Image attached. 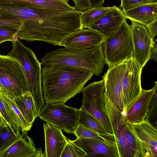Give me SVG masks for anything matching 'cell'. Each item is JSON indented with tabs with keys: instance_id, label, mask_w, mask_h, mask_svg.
Returning <instances> with one entry per match:
<instances>
[{
	"instance_id": "1",
	"label": "cell",
	"mask_w": 157,
	"mask_h": 157,
	"mask_svg": "<svg viewBox=\"0 0 157 157\" xmlns=\"http://www.w3.org/2000/svg\"><path fill=\"white\" fill-rule=\"evenodd\" d=\"M82 11L54 12L32 8L31 16L24 20L15 35L19 40L42 41L60 46L67 36L82 28Z\"/></svg>"
},
{
	"instance_id": "2",
	"label": "cell",
	"mask_w": 157,
	"mask_h": 157,
	"mask_svg": "<svg viewBox=\"0 0 157 157\" xmlns=\"http://www.w3.org/2000/svg\"><path fill=\"white\" fill-rule=\"evenodd\" d=\"M94 74L82 68L55 64L41 68V84L46 103L66 102L82 92Z\"/></svg>"
},
{
	"instance_id": "3",
	"label": "cell",
	"mask_w": 157,
	"mask_h": 157,
	"mask_svg": "<svg viewBox=\"0 0 157 157\" xmlns=\"http://www.w3.org/2000/svg\"><path fill=\"white\" fill-rule=\"evenodd\" d=\"M41 60L43 66L58 64L82 68L98 76L106 63L102 45L86 49L59 48L47 52Z\"/></svg>"
},
{
	"instance_id": "4",
	"label": "cell",
	"mask_w": 157,
	"mask_h": 157,
	"mask_svg": "<svg viewBox=\"0 0 157 157\" xmlns=\"http://www.w3.org/2000/svg\"><path fill=\"white\" fill-rule=\"evenodd\" d=\"M13 48L8 55L15 58L22 71L28 90L31 94L38 110L45 105L41 84V63L33 51L25 46L15 36Z\"/></svg>"
},
{
	"instance_id": "5",
	"label": "cell",
	"mask_w": 157,
	"mask_h": 157,
	"mask_svg": "<svg viewBox=\"0 0 157 157\" xmlns=\"http://www.w3.org/2000/svg\"><path fill=\"white\" fill-rule=\"evenodd\" d=\"M104 111L115 137L119 157H141L140 148L125 122L124 114L104 94Z\"/></svg>"
},
{
	"instance_id": "6",
	"label": "cell",
	"mask_w": 157,
	"mask_h": 157,
	"mask_svg": "<svg viewBox=\"0 0 157 157\" xmlns=\"http://www.w3.org/2000/svg\"><path fill=\"white\" fill-rule=\"evenodd\" d=\"M102 44L106 63L109 67L134 57L131 27L126 21L116 31L105 37Z\"/></svg>"
},
{
	"instance_id": "7",
	"label": "cell",
	"mask_w": 157,
	"mask_h": 157,
	"mask_svg": "<svg viewBox=\"0 0 157 157\" xmlns=\"http://www.w3.org/2000/svg\"><path fill=\"white\" fill-rule=\"evenodd\" d=\"M0 92L13 98L28 91L25 80L16 59L0 54Z\"/></svg>"
},
{
	"instance_id": "8",
	"label": "cell",
	"mask_w": 157,
	"mask_h": 157,
	"mask_svg": "<svg viewBox=\"0 0 157 157\" xmlns=\"http://www.w3.org/2000/svg\"><path fill=\"white\" fill-rule=\"evenodd\" d=\"M38 117L46 123L74 134L78 125L79 109L62 103H46Z\"/></svg>"
},
{
	"instance_id": "9",
	"label": "cell",
	"mask_w": 157,
	"mask_h": 157,
	"mask_svg": "<svg viewBox=\"0 0 157 157\" xmlns=\"http://www.w3.org/2000/svg\"><path fill=\"white\" fill-rule=\"evenodd\" d=\"M104 82L103 79L91 83L84 87L82 109L92 115L103 126L108 132L113 133L110 123L104 111Z\"/></svg>"
},
{
	"instance_id": "10",
	"label": "cell",
	"mask_w": 157,
	"mask_h": 157,
	"mask_svg": "<svg viewBox=\"0 0 157 157\" xmlns=\"http://www.w3.org/2000/svg\"><path fill=\"white\" fill-rule=\"evenodd\" d=\"M125 122L139 144L141 157H157V130L149 120L130 123L125 116Z\"/></svg>"
},
{
	"instance_id": "11",
	"label": "cell",
	"mask_w": 157,
	"mask_h": 157,
	"mask_svg": "<svg viewBox=\"0 0 157 157\" xmlns=\"http://www.w3.org/2000/svg\"><path fill=\"white\" fill-rule=\"evenodd\" d=\"M126 67V61L123 62L109 67L102 76L104 82V94L122 113L124 111L122 80Z\"/></svg>"
},
{
	"instance_id": "12",
	"label": "cell",
	"mask_w": 157,
	"mask_h": 157,
	"mask_svg": "<svg viewBox=\"0 0 157 157\" xmlns=\"http://www.w3.org/2000/svg\"><path fill=\"white\" fill-rule=\"evenodd\" d=\"M131 22L130 26L133 46V57L142 70L150 59V50L153 40L145 26L132 21Z\"/></svg>"
},
{
	"instance_id": "13",
	"label": "cell",
	"mask_w": 157,
	"mask_h": 157,
	"mask_svg": "<svg viewBox=\"0 0 157 157\" xmlns=\"http://www.w3.org/2000/svg\"><path fill=\"white\" fill-rule=\"evenodd\" d=\"M126 61L127 67L122 80L124 104L123 113L139 96L142 89L141 84L142 70L140 68L134 57Z\"/></svg>"
},
{
	"instance_id": "14",
	"label": "cell",
	"mask_w": 157,
	"mask_h": 157,
	"mask_svg": "<svg viewBox=\"0 0 157 157\" xmlns=\"http://www.w3.org/2000/svg\"><path fill=\"white\" fill-rule=\"evenodd\" d=\"M105 38L94 30L82 28L66 37L60 46L73 49H89L102 45Z\"/></svg>"
},
{
	"instance_id": "15",
	"label": "cell",
	"mask_w": 157,
	"mask_h": 157,
	"mask_svg": "<svg viewBox=\"0 0 157 157\" xmlns=\"http://www.w3.org/2000/svg\"><path fill=\"white\" fill-rule=\"evenodd\" d=\"M127 19L120 8L113 6L86 29L94 30L107 37L116 31Z\"/></svg>"
},
{
	"instance_id": "16",
	"label": "cell",
	"mask_w": 157,
	"mask_h": 157,
	"mask_svg": "<svg viewBox=\"0 0 157 157\" xmlns=\"http://www.w3.org/2000/svg\"><path fill=\"white\" fill-rule=\"evenodd\" d=\"M71 141L87 154L86 157H119L116 141L106 142L84 138Z\"/></svg>"
},
{
	"instance_id": "17",
	"label": "cell",
	"mask_w": 157,
	"mask_h": 157,
	"mask_svg": "<svg viewBox=\"0 0 157 157\" xmlns=\"http://www.w3.org/2000/svg\"><path fill=\"white\" fill-rule=\"evenodd\" d=\"M154 87L149 90L142 88L141 92L123 113L130 123L140 122L147 117L154 93Z\"/></svg>"
},
{
	"instance_id": "18",
	"label": "cell",
	"mask_w": 157,
	"mask_h": 157,
	"mask_svg": "<svg viewBox=\"0 0 157 157\" xmlns=\"http://www.w3.org/2000/svg\"><path fill=\"white\" fill-rule=\"evenodd\" d=\"M68 0H0V5L34 8L54 12L72 11L75 10Z\"/></svg>"
},
{
	"instance_id": "19",
	"label": "cell",
	"mask_w": 157,
	"mask_h": 157,
	"mask_svg": "<svg viewBox=\"0 0 157 157\" xmlns=\"http://www.w3.org/2000/svg\"><path fill=\"white\" fill-rule=\"evenodd\" d=\"M43 127L45 157H60L68 139L63 134L61 129L52 124L44 123Z\"/></svg>"
},
{
	"instance_id": "20",
	"label": "cell",
	"mask_w": 157,
	"mask_h": 157,
	"mask_svg": "<svg viewBox=\"0 0 157 157\" xmlns=\"http://www.w3.org/2000/svg\"><path fill=\"white\" fill-rule=\"evenodd\" d=\"M27 131L6 149L0 151V157H33L36 150L32 138Z\"/></svg>"
},
{
	"instance_id": "21",
	"label": "cell",
	"mask_w": 157,
	"mask_h": 157,
	"mask_svg": "<svg viewBox=\"0 0 157 157\" xmlns=\"http://www.w3.org/2000/svg\"><path fill=\"white\" fill-rule=\"evenodd\" d=\"M123 12L127 19L145 26L157 18V2L142 5Z\"/></svg>"
},
{
	"instance_id": "22",
	"label": "cell",
	"mask_w": 157,
	"mask_h": 157,
	"mask_svg": "<svg viewBox=\"0 0 157 157\" xmlns=\"http://www.w3.org/2000/svg\"><path fill=\"white\" fill-rule=\"evenodd\" d=\"M12 99L25 119L33 125L36 117L39 115L40 112L31 93L28 90Z\"/></svg>"
},
{
	"instance_id": "23",
	"label": "cell",
	"mask_w": 157,
	"mask_h": 157,
	"mask_svg": "<svg viewBox=\"0 0 157 157\" xmlns=\"http://www.w3.org/2000/svg\"><path fill=\"white\" fill-rule=\"evenodd\" d=\"M21 128L13 122L0 125V151L11 145L21 136Z\"/></svg>"
},
{
	"instance_id": "24",
	"label": "cell",
	"mask_w": 157,
	"mask_h": 157,
	"mask_svg": "<svg viewBox=\"0 0 157 157\" xmlns=\"http://www.w3.org/2000/svg\"><path fill=\"white\" fill-rule=\"evenodd\" d=\"M78 124L104 136L113 135L108 132L102 124L92 115L80 108Z\"/></svg>"
},
{
	"instance_id": "25",
	"label": "cell",
	"mask_w": 157,
	"mask_h": 157,
	"mask_svg": "<svg viewBox=\"0 0 157 157\" xmlns=\"http://www.w3.org/2000/svg\"><path fill=\"white\" fill-rule=\"evenodd\" d=\"M1 93L14 122L21 128L22 131L30 130L33 125L29 123L25 119L13 99Z\"/></svg>"
},
{
	"instance_id": "26",
	"label": "cell",
	"mask_w": 157,
	"mask_h": 157,
	"mask_svg": "<svg viewBox=\"0 0 157 157\" xmlns=\"http://www.w3.org/2000/svg\"><path fill=\"white\" fill-rule=\"evenodd\" d=\"M111 7L102 6L92 7L82 11L81 22L82 28L87 27L98 19L108 11Z\"/></svg>"
},
{
	"instance_id": "27",
	"label": "cell",
	"mask_w": 157,
	"mask_h": 157,
	"mask_svg": "<svg viewBox=\"0 0 157 157\" xmlns=\"http://www.w3.org/2000/svg\"><path fill=\"white\" fill-rule=\"evenodd\" d=\"M73 134L77 138H90L106 142L116 141L114 134L111 136H102L78 124Z\"/></svg>"
},
{
	"instance_id": "28",
	"label": "cell",
	"mask_w": 157,
	"mask_h": 157,
	"mask_svg": "<svg viewBox=\"0 0 157 157\" xmlns=\"http://www.w3.org/2000/svg\"><path fill=\"white\" fill-rule=\"evenodd\" d=\"M87 154L81 147L68 139L60 157H86Z\"/></svg>"
},
{
	"instance_id": "29",
	"label": "cell",
	"mask_w": 157,
	"mask_h": 157,
	"mask_svg": "<svg viewBox=\"0 0 157 157\" xmlns=\"http://www.w3.org/2000/svg\"><path fill=\"white\" fill-rule=\"evenodd\" d=\"M24 20L19 17L0 15V28H7L19 30Z\"/></svg>"
},
{
	"instance_id": "30",
	"label": "cell",
	"mask_w": 157,
	"mask_h": 157,
	"mask_svg": "<svg viewBox=\"0 0 157 157\" xmlns=\"http://www.w3.org/2000/svg\"><path fill=\"white\" fill-rule=\"evenodd\" d=\"M156 2L157 0H121L120 7L125 12L139 6Z\"/></svg>"
},
{
	"instance_id": "31",
	"label": "cell",
	"mask_w": 157,
	"mask_h": 157,
	"mask_svg": "<svg viewBox=\"0 0 157 157\" xmlns=\"http://www.w3.org/2000/svg\"><path fill=\"white\" fill-rule=\"evenodd\" d=\"M18 30L7 28H0V44L6 41L11 42Z\"/></svg>"
},
{
	"instance_id": "32",
	"label": "cell",
	"mask_w": 157,
	"mask_h": 157,
	"mask_svg": "<svg viewBox=\"0 0 157 157\" xmlns=\"http://www.w3.org/2000/svg\"><path fill=\"white\" fill-rule=\"evenodd\" d=\"M0 113L8 123H14L6 102L0 92Z\"/></svg>"
},
{
	"instance_id": "33",
	"label": "cell",
	"mask_w": 157,
	"mask_h": 157,
	"mask_svg": "<svg viewBox=\"0 0 157 157\" xmlns=\"http://www.w3.org/2000/svg\"><path fill=\"white\" fill-rule=\"evenodd\" d=\"M154 91L153 95L152 100L150 105V109L147 117L148 120L152 116V113L155 111V109H157V82H155Z\"/></svg>"
},
{
	"instance_id": "34",
	"label": "cell",
	"mask_w": 157,
	"mask_h": 157,
	"mask_svg": "<svg viewBox=\"0 0 157 157\" xmlns=\"http://www.w3.org/2000/svg\"><path fill=\"white\" fill-rule=\"evenodd\" d=\"M73 6L75 10L81 11L92 8L89 0H77L76 5Z\"/></svg>"
},
{
	"instance_id": "35",
	"label": "cell",
	"mask_w": 157,
	"mask_h": 157,
	"mask_svg": "<svg viewBox=\"0 0 157 157\" xmlns=\"http://www.w3.org/2000/svg\"><path fill=\"white\" fill-rule=\"evenodd\" d=\"M145 27L153 40L157 36V18L146 25Z\"/></svg>"
},
{
	"instance_id": "36",
	"label": "cell",
	"mask_w": 157,
	"mask_h": 157,
	"mask_svg": "<svg viewBox=\"0 0 157 157\" xmlns=\"http://www.w3.org/2000/svg\"><path fill=\"white\" fill-rule=\"evenodd\" d=\"M149 58L150 59H152L156 62H157V40L156 39H153L150 50Z\"/></svg>"
},
{
	"instance_id": "37",
	"label": "cell",
	"mask_w": 157,
	"mask_h": 157,
	"mask_svg": "<svg viewBox=\"0 0 157 157\" xmlns=\"http://www.w3.org/2000/svg\"><path fill=\"white\" fill-rule=\"evenodd\" d=\"M105 0H89L92 7L102 6Z\"/></svg>"
},
{
	"instance_id": "38",
	"label": "cell",
	"mask_w": 157,
	"mask_h": 157,
	"mask_svg": "<svg viewBox=\"0 0 157 157\" xmlns=\"http://www.w3.org/2000/svg\"><path fill=\"white\" fill-rule=\"evenodd\" d=\"M45 157L44 153H43L41 148L39 147L36 149L35 153L33 157Z\"/></svg>"
},
{
	"instance_id": "39",
	"label": "cell",
	"mask_w": 157,
	"mask_h": 157,
	"mask_svg": "<svg viewBox=\"0 0 157 157\" xmlns=\"http://www.w3.org/2000/svg\"><path fill=\"white\" fill-rule=\"evenodd\" d=\"M8 123L3 118L0 113V125H5Z\"/></svg>"
},
{
	"instance_id": "40",
	"label": "cell",
	"mask_w": 157,
	"mask_h": 157,
	"mask_svg": "<svg viewBox=\"0 0 157 157\" xmlns=\"http://www.w3.org/2000/svg\"><path fill=\"white\" fill-rule=\"evenodd\" d=\"M73 2L75 3V5H76L77 2V0H72Z\"/></svg>"
},
{
	"instance_id": "41",
	"label": "cell",
	"mask_w": 157,
	"mask_h": 157,
	"mask_svg": "<svg viewBox=\"0 0 157 157\" xmlns=\"http://www.w3.org/2000/svg\"><path fill=\"white\" fill-rule=\"evenodd\" d=\"M0 89H1V87H0Z\"/></svg>"
}]
</instances>
